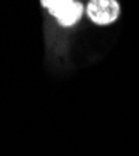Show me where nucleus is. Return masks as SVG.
I'll return each instance as SVG.
<instances>
[{
    "instance_id": "1",
    "label": "nucleus",
    "mask_w": 139,
    "mask_h": 156,
    "mask_svg": "<svg viewBox=\"0 0 139 156\" xmlns=\"http://www.w3.org/2000/svg\"><path fill=\"white\" fill-rule=\"evenodd\" d=\"M86 14L95 24L107 25L118 19L120 6L117 0H90L86 6Z\"/></svg>"
},
{
    "instance_id": "2",
    "label": "nucleus",
    "mask_w": 139,
    "mask_h": 156,
    "mask_svg": "<svg viewBox=\"0 0 139 156\" xmlns=\"http://www.w3.org/2000/svg\"><path fill=\"white\" fill-rule=\"evenodd\" d=\"M82 15H83V4L73 0L71 3L65 5L61 10H59L54 16L57 21L63 27H71L77 21H79Z\"/></svg>"
},
{
    "instance_id": "3",
    "label": "nucleus",
    "mask_w": 139,
    "mask_h": 156,
    "mask_svg": "<svg viewBox=\"0 0 139 156\" xmlns=\"http://www.w3.org/2000/svg\"><path fill=\"white\" fill-rule=\"evenodd\" d=\"M42 5L49 10L52 15H55L59 10H61L65 5L71 3L73 0H40Z\"/></svg>"
}]
</instances>
